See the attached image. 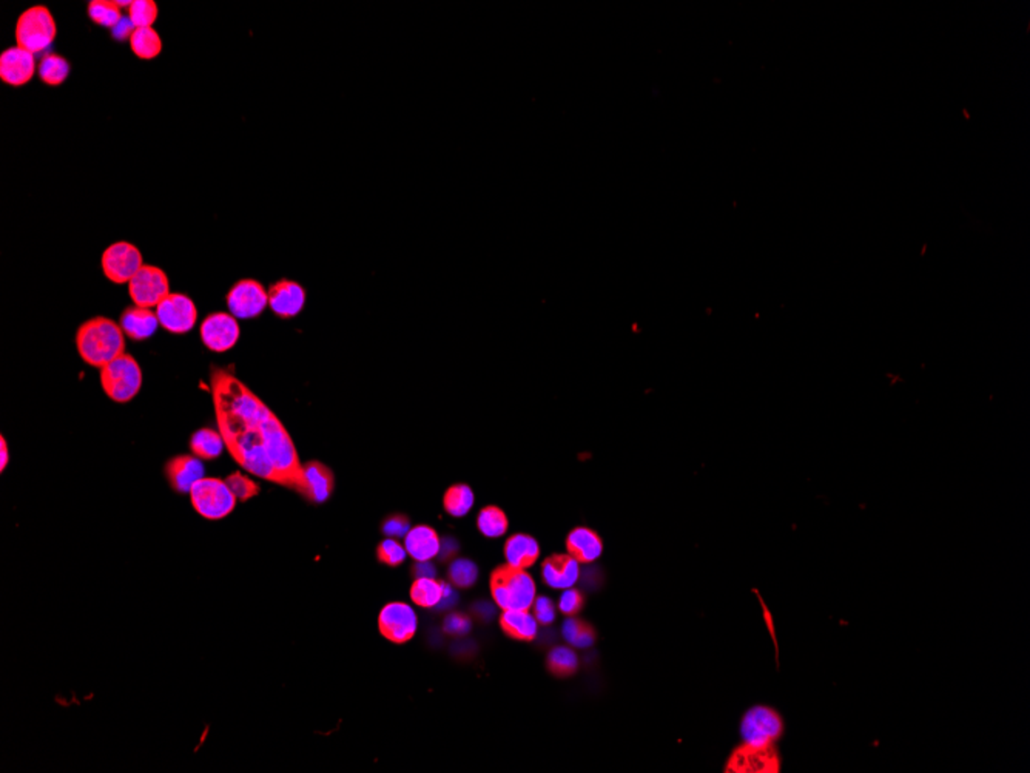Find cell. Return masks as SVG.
I'll list each match as a JSON object with an SVG mask.
<instances>
[{
  "instance_id": "11",
  "label": "cell",
  "mask_w": 1030,
  "mask_h": 773,
  "mask_svg": "<svg viewBox=\"0 0 1030 773\" xmlns=\"http://www.w3.org/2000/svg\"><path fill=\"white\" fill-rule=\"evenodd\" d=\"M142 265L144 261L139 248L127 241L112 244L102 255L104 275L116 284L130 282Z\"/></svg>"
},
{
  "instance_id": "24",
  "label": "cell",
  "mask_w": 1030,
  "mask_h": 773,
  "mask_svg": "<svg viewBox=\"0 0 1030 773\" xmlns=\"http://www.w3.org/2000/svg\"><path fill=\"white\" fill-rule=\"evenodd\" d=\"M540 556V545L534 537L528 534H514L509 537L505 545V558L507 564L515 568L526 570L535 564Z\"/></svg>"
},
{
  "instance_id": "39",
  "label": "cell",
  "mask_w": 1030,
  "mask_h": 773,
  "mask_svg": "<svg viewBox=\"0 0 1030 773\" xmlns=\"http://www.w3.org/2000/svg\"><path fill=\"white\" fill-rule=\"evenodd\" d=\"M532 609H534L535 619L541 626H549L556 621V605L548 596L535 598Z\"/></svg>"
},
{
  "instance_id": "44",
  "label": "cell",
  "mask_w": 1030,
  "mask_h": 773,
  "mask_svg": "<svg viewBox=\"0 0 1030 773\" xmlns=\"http://www.w3.org/2000/svg\"><path fill=\"white\" fill-rule=\"evenodd\" d=\"M458 551V543L456 539L452 537H445L441 543H440V559L449 560L456 556Z\"/></svg>"
},
{
  "instance_id": "2",
  "label": "cell",
  "mask_w": 1030,
  "mask_h": 773,
  "mask_svg": "<svg viewBox=\"0 0 1030 773\" xmlns=\"http://www.w3.org/2000/svg\"><path fill=\"white\" fill-rule=\"evenodd\" d=\"M76 348L87 365L104 367L125 354V333L113 320L96 316L80 324L76 333Z\"/></svg>"
},
{
  "instance_id": "27",
  "label": "cell",
  "mask_w": 1030,
  "mask_h": 773,
  "mask_svg": "<svg viewBox=\"0 0 1030 773\" xmlns=\"http://www.w3.org/2000/svg\"><path fill=\"white\" fill-rule=\"evenodd\" d=\"M71 71V65L68 63L65 57L56 53H46L40 59L39 65H38V73L44 84L51 85V87H57L63 85L67 80Z\"/></svg>"
},
{
  "instance_id": "29",
  "label": "cell",
  "mask_w": 1030,
  "mask_h": 773,
  "mask_svg": "<svg viewBox=\"0 0 1030 773\" xmlns=\"http://www.w3.org/2000/svg\"><path fill=\"white\" fill-rule=\"evenodd\" d=\"M473 502H475L473 492L471 490V486L465 485V483L452 485L443 497L446 513L452 517L466 516L473 509Z\"/></svg>"
},
{
  "instance_id": "26",
  "label": "cell",
  "mask_w": 1030,
  "mask_h": 773,
  "mask_svg": "<svg viewBox=\"0 0 1030 773\" xmlns=\"http://www.w3.org/2000/svg\"><path fill=\"white\" fill-rule=\"evenodd\" d=\"M445 587V582H439L435 577L415 579L411 587L412 602L422 609H435L443 599Z\"/></svg>"
},
{
  "instance_id": "16",
  "label": "cell",
  "mask_w": 1030,
  "mask_h": 773,
  "mask_svg": "<svg viewBox=\"0 0 1030 773\" xmlns=\"http://www.w3.org/2000/svg\"><path fill=\"white\" fill-rule=\"evenodd\" d=\"M36 68V56L21 46H10L0 56V80L12 87L29 84Z\"/></svg>"
},
{
  "instance_id": "30",
  "label": "cell",
  "mask_w": 1030,
  "mask_h": 773,
  "mask_svg": "<svg viewBox=\"0 0 1030 773\" xmlns=\"http://www.w3.org/2000/svg\"><path fill=\"white\" fill-rule=\"evenodd\" d=\"M548 670L558 677L574 675L579 667V658L571 647H556L548 653Z\"/></svg>"
},
{
  "instance_id": "3",
  "label": "cell",
  "mask_w": 1030,
  "mask_h": 773,
  "mask_svg": "<svg viewBox=\"0 0 1030 773\" xmlns=\"http://www.w3.org/2000/svg\"><path fill=\"white\" fill-rule=\"evenodd\" d=\"M490 592L501 609H530L534 605L535 582L530 573L509 564L490 575Z\"/></svg>"
},
{
  "instance_id": "6",
  "label": "cell",
  "mask_w": 1030,
  "mask_h": 773,
  "mask_svg": "<svg viewBox=\"0 0 1030 773\" xmlns=\"http://www.w3.org/2000/svg\"><path fill=\"white\" fill-rule=\"evenodd\" d=\"M188 494L195 511L205 519H224L237 507L238 499L227 485L226 480L216 477L199 480Z\"/></svg>"
},
{
  "instance_id": "21",
  "label": "cell",
  "mask_w": 1030,
  "mask_h": 773,
  "mask_svg": "<svg viewBox=\"0 0 1030 773\" xmlns=\"http://www.w3.org/2000/svg\"><path fill=\"white\" fill-rule=\"evenodd\" d=\"M439 533L428 525L412 526L405 537V548L412 559L417 562L432 560L440 553Z\"/></svg>"
},
{
  "instance_id": "5",
  "label": "cell",
  "mask_w": 1030,
  "mask_h": 773,
  "mask_svg": "<svg viewBox=\"0 0 1030 773\" xmlns=\"http://www.w3.org/2000/svg\"><path fill=\"white\" fill-rule=\"evenodd\" d=\"M101 384L108 399L116 403H127L141 391V367L133 357L122 354L101 367Z\"/></svg>"
},
{
  "instance_id": "28",
  "label": "cell",
  "mask_w": 1030,
  "mask_h": 773,
  "mask_svg": "<svg viewBox=\"0 0 1030 773\" xmlns=\"http://www.w3.org/2000/svg\"><path fill=\"white\" fill-rule=\"evenodd\" d=\"M130 48L139 59H155L163 51V40L156 29H136L133 36L130 38Z\"/></svg>"
},
{
  "instance_id": "1",
  "label": "cell",
  "mask_w": 1030,
  "mask_h": 773,
  "mask_svg": "<svg viewBox=\"0 0 1030 773\" xmlns=\"http://www.w3.org/2000/svg\"><path fill=\"white\" fill-rule=\"evenodd\" d=\"M210 392L216 424L235 462L248 475L301 492L303 463L271 408L222 367H212Z\"/></svg>"
},
{
  "instance_id": "40",
  "label": "cell",
  "mask_w": 1030,
  "mask_h": 773,
  "mask_svg": "<svg viewBox=\"0 0 1030 773\" xmlns=\"http://www.w3.org/2000/svg\"><path fill=\"white\" fill-rule=\"evenodd\" d=\"M471 630V619L460 613H452L445 619V632L454 636H463Z\"/></svg>"
},
{
  "instance_id": "46",
  "label": "cell",
  "mask_w": 1030,
  "mask_h": 773,
  "mask_svg": "<svg viewBox=\"0 0 1030 773\" xmlns=\"http://www.w3.org/2000/svg\"><path fill=\"white\" fill-rule=\"evenodd\" d=\"M8 462H10V450H8L5 439L2 437V439H0V471H2V473L5 471Z\"/></svg>"
},
{
  "instance_id": "34",
  "label": "cell",
  "mask_w": 1030,
  "mask_h": 773,
  "mask_svg": "<svg viewBox=\"0 0 1030 773\" xmlns=\"http://www.w3.org/2000/svg\"><path fill=\"white\" fill-rule=\"evenodd\" d=\"M158 14V5L153 0H133V4L129 6L130 21L136 29H152Z\"/></svg>"
},
{
  "instance_id": "32",
  "label": "cell",
  "mask_w": 1030,
  "mask_h": 773,
  "mask_svg": "<svg viewBox=\"0 0 1030 773\" xmlns=\"http://www.w3.org/2000/svg\"><path fill=\"white\" fill-rule=\"evenodd\" d=\"M88 17L91 22L97 23L105 29H114L119 21L122 19L121 6L118 2L112 0H91L88 4Z\"/></svg>"
},
{
  "instance_id": "36",
  "label": "cell",
  "mask_w": 1030,
  "mask_h": 773,
  "mask_svg": "<svg viewBox=\"0 0 1030 773\" xmlns=\"http://www.w3.org/2000/svg\"><path fill=\"white\" fill-rule=\"evenodd\" d=\"M406 556V548L397 539L388 537L377 547V559L388 567H398L405 562Z\"/></svg>"
},
{
  "instance_id": "35",
  "label": "cell",
  "mask_w": 1030,
  "mask_h": 773,
  "mask_svg": "<svg viewBox=\"0 0 1030 773\" xmlns=\"http://www.w3.org/2000/svg\"><path fill=\"white\" fill-rule=\"evenodd\" d=\"M226 483L238 500H241V502H247L259 494L258 483L244 473H233V475H227Z\"/></svg>"
},
{
  "instance_id": "17",
  "label": "cell",
  "mask_w": 1030,
  "mask_h": 773,
  "mask_svg": "<svg viewBox=\"0 0 1030 773\" xmlns=\"http://www.w3.org/2000/svg\"><path fill=\"white\" fill-rule=\"evenodd\" d=\"M335 488V477L332 469L322 462H309L303 465V477H301V492L299 494L306 500L314 503H324L332 496Z\"/></svg>"
},
{
  "instance_id": "15",
  "label": "cell",
  "mask_w": 1030,
  "mask_h": 773,
  "mask_svg": "<svg viewBox=\"0 0 1030 773\" xmlns=\"http://www.w3.org/2000/svg\"><path fill=\"white\" fill-rule=\"evenodd\" d=\"M307 292L299 282L282 278L269 288V306L278 318L289 320L305 309Z\"/></svg>"
},
{
  "instance_id": "10",
  "label": "cell",
  "mask_w": 1030,
  "mask_h": 773,
  "mask_svg": "<svg viewBox=\"0 0 1030 773\" xmlns=\"http://www.w3.org/2000/svg\"><path fill=\"white\" fill-rule=\"evenodd\" d=\"M418 628L415 609L406 602H390L384 605L378 615V630L384 638L394 643L411 641Z\"/></svg>"
},
{
  "instance_id": "9",
  "label": "cell",
  "mask_w": 1030,
  "mask_h": 773,
  "mask_svg": "<svg viewBox=\"0 0 1030 773\" xmlns=\"http://www.w3.org/2000/svg\"><path fill=\"white\" fill-rule=\"evenodd\" d=\"M231 315L241 320H252L261 315L269 306L267 289L252 278H244L231 286L226 297Z\"/></svg>"
},
{
  "instance_id": "43",
  "label": "cell",
  "mask_w": 1030,
  "mask_h": 773,
  "mask_svg": "<svg viewBox=\"0 0 1030 773\" xmlns=\"http://www.w3.org/2000/svg\"><path fill=\"white\" fill-rule=\"evenodd\" d=\"M412 576L414 579H420V577H435L437 576V570L434 565L431 564V560L426 562H417L412 565Z\"/></svg>"
},
{
  "instance_id": "37",
  "label": "cell",
  "mask_w": 1030,
  "mask_h": 773,
  "mask_svg": "<svg viewBox=\"0 0 1030 773\" xmlns=\"http://www.w3.org/2000/svg\"><path fill=\"white\" fill-rule=\"evenodd\" d=\"M411 520L405 514H394L389 516L388 519L384 520L381 525L384 536L390 537V539H401L406 537V534L411 530Z\"/></svg>"
},
{
  "instance_id": "45",
  "label": "cell",
  "mask_w": 1030,
  "mask_h": 773,
  "mask_svg": "<svg viewBox=\"0 0 1030 773\" xmlns=\"http://www.w3.org/2000/svg\"><path fill=\"white\" fill-rule=\"evenodd\" d=\"M582 626H583V621H577V619H573V618L568 619V621H565L564 638L566 639L568 643H571V645L574 643L575 638H577V634H579Z\"/></svg>"
},
{
  "instance_id": "19",
  "label": "cell",
  "mask_w": 1030,
  "mask_h": 773,
  "mask_svg": "<svg viewBox=\"0 0 1030 773\" xmlns=\"http://www.w3.org/2000/svg\"><path fill=\"white\" fill-rule=\"evenodd\" d=\"M543 581L554 590L573 588L580 577V562L571 554H554L541 565Z\"/></svg>"
},
{
  "instance_id": "41",
  "label": "cell",
  "mask_w": 1030,
  "mask_h": 773,
  "mask_svg": "<svg viewBox=\"0 0 1030 773\" xmlns=\"http://www.w3.org/2000/svg\"><path fill=\"white\" fill-rule=\"evenodd\" d=\"M135 29L136 27L133 25V22L130 21V17L122 16V19L119 21L118 25H116L114 29H112V34H113L114 39L119 40V42H122V40H130V38H131L133 33H135Z\"/></svg>"
},
{
  "instance_id": "22",
  "label": "cell",
  "mask_w": 1030,
  "mask_h": 773,
  "mask_svg": "<svg viewBox=\"0 0 1030 773\" xmlns=\"http://www.w3.org/2000/svg\"><path fill=\"white\" fill-rule=\"evenodd\" d=\"M500 626L509 638L530 643L537 638L539 622L530 609H503Z\"/></svg>"
},
{
  "instance_id": "12",
  "label": "cell",
  "mask_w": 1030,
  "mask_h": 773,
  "mask_svg": "<svg viewBox=\"0 0 1030 773\" xmlns=\"http://www.w3.org/2000/svg\"><path fill=\"white\" fill-rule=\"evenodd\" d=\"M159 326L167 332H190L197 320V309L190 297L186 294H170L156 307Z\"/></svg>"
},
{
  "instance_id": "33",
  "label": "cell",
  "mask_w": 1030,
  "mask_h": 773,
  "mask_svg": "<svg viewBox=\"0 0 1030 773\" xmlns=\"http://www.w3.org/2000/svg\"><path fill=\"white\" fill-rule=\"evenodd\" d=\"M448 576L456 588H471L479 579V567L471 559L452 560Z\"/></svg>"
},
{
  "instance_id": "38",
  "label": "cell",
  "mask_w": 1030,
  "mask_h": 773,
  "mask_svg": "<svg viewBox=\"0 0 1030 773\" xmlns=\"http://www.w3.org/2000/svg\"><path fill=\"white\" fill-rule=\"evenodd\" d=\"M583 607V596L579 590L566 588L562 598L558 601V609L566 616H574Z\"/></svg>"
},
{
  "instance_id": "23",
  "label": "cell",
  "mask_w": 1030,
  "mask_h": 773,
  "mask_svg": "<svg viewBox=\"0 0 1030 773\" xmlns=\"http://www.w3.org/2000/svg\"><path fill=\"white\" fill-rule=\"evenodd\" d=\"M566 547L574 559L583 564H590L599 559L603 553V543L600 537L590 528H575L569 533L566 539Z\"/></svg>"
},
{
  "instance_id": "8",
  "label": "cell",
  "mask_w": 1030,
  "mask_h": 773,
  "mask_svg": "<svg viewBox=\"0 0 1030 773\" xmlns=\"http://www.w3.org/2000/svg\"><path fill=\"white\" fill-rule=\"evenodd\" d=\"M130 298L139 307H158L170 295L167 273L156 265H144L129 282Z\"/></svg>"
},
{
  "instance_id": "4",
  "label": "cell",
  "mask_w": 1030,
  "mask_h": 773,
  "mask_svg": "<svg viewBox=\"0 0 1030 773\" xmlns=\"http://www.w3.org/2000/svg\"><path fill=\"white\" fill-rule=\"evenodd\" d=\"M56 34L54 17L46 6H31L17 19V46L33 53L34 56L46 53L56 39Z\"/></svg>"
},
{
  "instance_id": "13",
  "label": "cell",
  "mask_w": 1030,
  "mask_h": 773,
  "mask_svg": "<svg viewBox=\"0 0 1030 773\" xmlns=\"http://www.w3.org/2000/svg\"><path fill=\"white\" fill-rule=\"evenodd\" d=\"M201 340H203L204 346L207 349L214 350V352H227L235 345L239 340V324L235 316L231 315L230 312H212L210 315L205 316L201 328Z\"/></svg>"
},
{
  "instance_id": "14",
  "label": "cell",
  "mask_w": 1030,
  "mask_h": 773,
  "mask_svg": "<svg viewBox=\"0 0 1030 773\" xmlns=\"http://www.w3.org/2000/svg\"><path fill=\"white\" fill-rule=\"evenodd\" d=\"M781 761L775 747L758 749L751 745H739L725 766L726 773H777Z\"/></svg>"
},
{
  "instance_id": "42",
  "label": "cell",
  "mask_w": 1030,
  "mask_h": 773,
  "mask_svg": "<svg viewBox=\"0 0 1030 773\" xmlns=\"http://www.w3.org/2000/svg\"><path fill=\"white\" fill-rule=\"evenodd\" d=\"M594 641H596V632L592 630L591 626H588V624L583 622V626L580 628L579 634H577V638H575L573 645L579 647V649H588V647H591Z\"/></svg>"
},
{
  "instance_id": "31",
  "label": "cell",
  "mask_w": 1030,
  "mask_h": 773,
  "mask_svg": "<svg viewBox=\"0 0 1030 773\" xmlns=\"http://www.w3.org/2000/svg\"><path fill=\"white\" fill-rule=\"evenodd\" d=\"M477 526L483 536L497 539L507 531V514L497 507H486L480 511Z\"/></svg>"
},
{
  "instance_id": "18",
  "label": "cell",
  "mask_w": 1030,
  "mask_h": 773,
  "mask_svg": "<svg viewBox=\"0 0 1030 773\" xmlns=\"http://www.w3.org/2000/svg\"><path fill=\"white\" fill-rule=\"evenodd\" d=\"M170 486L180 494H188L199 480L205 477V466L197 456H178L165 465Z\"/></svg>"
},
{
  "instance_id": "20",
  "label": "cell",
  "mask_w": 1030,
  "mask_h": 773,
  "mask_svg": "<svg viewBox=\"0 0 1030 773\" xmlns=\"http://www.w3.org/2000/svg\"><path fill=\"white\" fill-rule=\"evenodd\" d=\"M121 328L129 339L135 341L150 339L158 331L159 320L156 312L139 306H130L121 314Z\"/></svg>"
},
{
  "instance_id": "25",
  "label": "cell",
  "mask_w": 1030,
  "mask_h": 773,
  "mask_svg": "<svg viewBox=\"0 0 1030 773\" xmlns=\"http://www.w3.org/2000/svg\"><path fill=\"white\" fill-rule=\"evenodd\" d=\"M224 450L227 448L222 435L212 428L197 429L190 439V451L201 460H214Z\"/></svg>"
},
{
  "instance_id": "7",
  "label": "cell",
  "mask_w": 1030,
  "mask_h": 773,
  "mask_svg": "<svg viewBox=\"0 0 1030 773\" xmlns=\"http://www.w3.org/2000/svg\"><path fill=\"white\" fill-rule=\"evenodd\" d=\"M783 732V718L770 707L759 706L749 709L741 724L743 744L758 749L773 747Z\"/></svg>"
}]
</instances>
